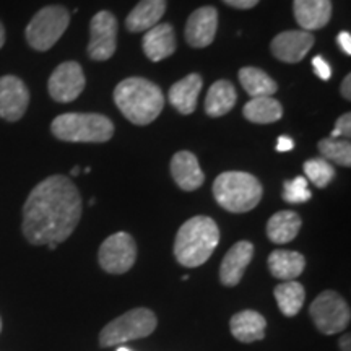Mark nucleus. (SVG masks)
<instances>
[{"label": "nucleus", "instance_id": "obj_2", "mask_svg": "<svg viewBox=\"0 0 351 351\" xmlns=\"http://www.w3.org/2000/svg\"><path fill=\"white\" fill-rule=\"evenodd\" d=\"M114 103L135 125H148L163 111V91L147 78L130 77L114 90Z\"/></svg>", "mask_w": 351, "mask_h": 351}, {"label": "nucleus", "instance_id": "obj_38", "mask_svg": "<svg viewBox=\"0 0 351 351\" xmlns=\"http://www.w3.org/2000/svg\"><path fill=\"white\" fill-rule=\"evenodd\" d=\"M3 44H5V28H3V23L0 21V49L3 47Z\"/></svg>", "mask_w": 351, "mask_h": 351}, {"label": "nucleus", "instance_id": "obj_18", "mask_svg": "<svg viewBox=\"0 0 351 351\" xmlns=\"http://www.w3.org/2000/svg\"><path fill=\"white\" fill-rule=\"evenodd\" d=\"M176 51V34L169 23H158L143 36V52L152 62H160Z\"/></svg>", "mask_w": 351, "mask_h": 351}, {"label": "nucleus", "instance_id": "obj_15", "mask_svg": "<svg viewBox=\"0 0 351 351\" xmlns=\"http://www.w3.org/2000/svg\"><path fill=\"white\" fill-rule=\"evenodd\" d=\"M254 257V245L249 241H239L223 258L219 267V280L225 287H236L243 280L244 271Z\"/></svg>", "mask_w": 351, "mask_h": 351}, {"label": "nucleus", "instance_id": "obj_21", "mask_svg": "<svg viewBox=\"0 0 351 351\" xmlns=\"http://www.w3.org/2000/svg\"><path fill=\"white\" fill-rule=\"evenodd\" d=\"M267 320L257 311H241L231 317L230 328L232 337L243 343H252L265 337Z\"/></svg>", "mask_w": 351, "mask_h": 351}, {"label": "nucleus", "instance_id": "obj_26", "mask_svg": "<svg viewBox=\"0 0 351 351\" xmlns=\"http://www.w3.org/2000/svg\"><path fill=\"white\" fill-rule=\"evenodd\" d=\"M239 82L251 98H262L276 93L278 85L270 75L257 67H244L239 70Z\"/></svg>", "mask_w": 351, "mask_h": 351}, {"label": "nucleus", "instance_id": "obj_32", "mask_svg": "<svg viewBox=\"0 0 351 351\" xmlns=\"http://www.w3.org/2000/svg\"><path fill=\"white\" fill-rule=\"evenodd\" d=\"M313 67L315 75H317L320 80H330L332 78V67L328 65V62L324 59L322 56H317L313 59Z\"/></svg>", "mask_w": 351, "mask_h": 351}, {"label": "nucleus", "instance_id": "obj_28", "mask_svg": "<svg viewBox=\"0 0 351 351\" xmlns=\"http://www.w3.org/2000/svg\"><path fill=\"white\" fill-rule=\"evenodd\" d=\"M319 152L324 160L328 163H337L340 166H351V145L350 140L339 138H324L319 142Z\"/></svg>", "mask_w": 351, "mask_h": 351}, {"label": "nucleus", "instance_id": "obj_20", "mask_svg": "<svg viewBox=\"0 0 351 351\" xmlns=\"http://www.w3.org/2000/svg\"><path fill=\"white\" fill-rule=\"evenodd\" d=\"M166 12V0H140L129 13L125 26L130 33H142L160 23Z\"/></svg>", "mask_w": 351, "mask_h": 351}, {"label": "nucleus", "instance_id": "obj_33", "mask_svg": "<svg viewBox=\"0 0 351 351\" xmlns=\"http://www.w3.org/2000/svg\"><path fill=\"white\" fill-rule=\"evenodd\" d=\"M226 5L232 8H239V10H249V8H254L261 0H223Z\"/></svg>", "mask_w": 351, "mask_h": 351}, {"label": "nucleus", "instance_id": "obj_19", "mask_svg": "<svg viewBox=\"0 0 351 351\" xmlns=\"http://www.w3.org/2000/svg\"><path fill=\"white\" fill-rule=\"evenodd\" d=\"M204 80L199 73H189L182 80L176 82L169 90V103L181 114H192L199 103V95Z\"/></svg>", "mask_w": 351, "mask_h": 351}, {"label": "nucleus", "instance_id": "obj_24", "mask_svg": "<svg viewBox=\"0 0 351 351\" xmlns=\"http://www.w3.org/2000/svg\"><path fill=\"white\" fill-rule=\"evenodd\" d=\"M236 101H238V93L232 83L218 80L210 86L205 98V111L210 117H221L234 108Z\"/></svg>", "mask_w": 351, "mask_h": 351}, {"label": "nucleus", "instance_id": "obj_36", "mask_svg": "<svg viewBox=\"0 0 351 351\" xmlns=\"http://www.w3.org/2000/svg\"><path fill=\"white\" fill-rule=\"evenodd\" d=\"M341 96L345 99L351 98V75H346L343 83H341Z\"/></svg>", "mask_w": 351, "mask_h": 351}, {"label": "nucleus", "instance_id": "obj_5", "mask_svg": "<svg viewBox=\"0 0 351 351\" xmlns=\"http://www.w3.org/2000/svg\"><path fill=\"white\" fill-rule=\"evenodd\" d=\"M56 138L72 143H104L114 135V125L103 114L67 112L51 124Z\"/></svg>", "mask_w": 351, "mask_h": 351}, {"label": "nucleus", "instance_id": "obj_11", "mask_svg": "<svg viewBox=\"0 0 351 351\" xmlns=\"http://www.w3.org/2000/svg\"><path fill=\"white\" fill-rule=\"evenodd\" d=\"M86 78L83 73L82 65L73 60L60 64L47 82V90H49L51 98L57 103H70L77 99L85 90Z\"/></svg>", "mask_w": 351, "mask_h": 351}, {"label": "nucleus", "instance_id": "obj_8", "mask_svg": "<svg viewBox=\"0 0 351 351\" xmlns=\"http://www.w3.org/2000/svg\"><path fill=\"white\" fill-rule=\"evenodd\" d=\"M314 326L326 335H333L348 327L351 313L350 306L337 291H324L315 298L309 307Z\"/></svg>", "mask_w": 351, "mask_h": 351}, {"label": "nucleus", "instance_id": "obj_27", "mask_svg": "<svg viewBox=\"0 0 351 351\" xmlns=\"http://www.w3.org/2000/svg\"><path fill=\"white\" fill-rule=\"evenodd\" d=\"M275 300L278 304L280 311L287 315V317H293L301 311L302 304L306 300L304 287L301 283L293 282H283L275 288Z\"/></svg>", "mask_w": 351, "mask_h": 351}, {"label": "nucleus", "instance_id": "obj_1", "mask_svg": "<svg viewBox=\"0 0 351 351\" xmlns=\"http://www.w3.org/2000/svg\"><path fill=\"white\" fill-rule=\"evenodd\" d=\"M82 195L69 178L54 174L29 192L23 205V234L33 245L64 243L82 218Z\"/></svg>", "mask_w": 351, "mask_h": 351}, {"label": "nucleus", "instance_id": "obj_37", "mask_svg": "<svg viewBox=\"0 0 351 351\" xmlns=\"http://www.w3.org/2000/svg\"><path fill=\"white\" fill-rule=\"evenodd\" d=\"M350 340H351L350 333H346V335L341 337L340 339V350L341 351H350Z\"/></svg>", "mask_w": 351, "mask_h": 351}, {"label": "nucleus", "instance_id": "obj_6", "mask_svg": "<svg viewBox=\"0 0 351 351\" xmlns=\"http://www.w3.org/2000/svg\"><path fill=\"white\" fill-rule=\"evenodd\" d=\"M156 326L158 320L153 311L147 307H137L111 320L99 333V345L108 348V346H121L127 341L145 339L155 332Z\"/></svg>", "mask_w": 351, "mask_h": 351}, {"label": "nucleus", "instance_id": "obj_40", "mask_svg": "<svg viewBox=\"0 0 351 351\" xmlns=\"http://www.w3.org/2000/svg\"><path fill=\"white\" fill-rule=\"evenodd\" d=\"M47 247H49L51 251H54V249L57 247V244H54V243H52V244H47Z\"/></svg>", "mask_w": 351, "mask_h": 351}, {"label": "nucleus", "instance_id": "obj_41", "mask_svg": "<svg viewBox=\"0 0 351 351\" xmlns=\"http://www.w3.org/2000/svg\"><path fill=\"white\" fill-rule=\"evenodd\" d=\"M117 351H132V350L125 348V346H119V348H117Z\"/></svg>", "mask_w": 351, "mask_h": 351}, {"label": "nucleus", "instance_id": "obj_13", "mask_svg": "<svg viewBox=\"0 0 351 351\" xmlns=\"http://www.w3.org/2000/svg\"><path fill=\"white\" fill-rule=\"evenodd\" d=\"M314 46V34L304 29H291L276 34L271 41V52L278 60L287 64H298Z\"/></svg>", "mask_w": 351, "mask_h": 351}, {"label": "nucleus", "instance_id": "obj_23", "mask_svg": "<svg viewBox=\"0 0 351 351\" xmlns=\"http://www.w3.org/2000/svg\"><path fill=\"white\" fill-rule=\"evenodd\" d=\"M301 217L291 210H282L275 213L267 223V236L271 243L287 244L296 238L301 230Z\"/></svg>", "mask_w": 351, "mask_h": 351}, {"label": "nucleus", "instance_id": "obj_4", "mask_svg": "<svg viewBox=\"0 0 351 351\" xmlns=\"http://www.w3.org/2000/svg\"><path fill=\"white\" fill-rule=\"evenodd\" d=\"M263 187L257 178L243 171H226L213 182V197L231 213L251 212L262 200Z\"/></svg>", "mask_w": 351, "mask_h": 351}, {"label": "nucleus", "instance_id": "obj_3", "mask_svg": "<svg viewBox=\"0 0 351 351\" xmlns=\"http://www.w3.org/2000/svg\"><path fill=\"white\" fill-rule=\"evenodd\" d=\"M219 243V230L210 217H194L179 228L174 239V256L187 269L204 265Z\"/></svg>", "mask_w": 351, "mask_h": 351}, {"label": "nucleus", "instance_id": "obj_7", "mask_svg": "<svg viewBox=\"0 0 351 351\" xmlns=\"http://www.w3.org/2000/svg\"><path fill=\"white\" fill-rule=\"evenodd\" d=\"M70 13L62 5H47L33 16L25 29L26 41L34 51H49L69 28Z\"/></svg>", "mask_w": 351, "mask_h": 351}, {"label": "nucleus", "instance_id": "obj_25", "mask_svg": "<svg viewBox=\"0 0 351 351\" xmlns=\"http://www.w3.org/2000/svg\"><path fill=\"white\" fill-rule=\"evenodd\" d=\"M244 117L254 124H271L283 117V108L278 99L271 96L252 98L244 106Z\"/></svg>", "mask_w": 351, "mask_h": 351}, {"label": "nucleus", "instance_id": "obj_31", "mask_svg": "<svg viewBox=\"0 0 351 351\" xmlns=\"http://www.w3.org/2000/svg\"><path fill=\"white\" fill-rule=\"evenodd\" d=\"M350 134H351V114L346 112V114H343V116L339 117V121H337L335 129H333L330 138L345 137L346 140H348Z\"/></svg>", "mask_w": 351, "mask_h": 351}, {"label": "nucleus", "instance_id": "obj_39", "mask_svg": "<svg viewBox=\"0 0 351 351\" xmlns=\"http://www.w3.org/2000/svg\"><path fill=\"white\" fill-rule=\"evenodd\" d=\"M78 173H80V166H75V168L72 169V176H78Z\"/></svg>", "mask_w": 351, "mask_h": 351}, {"label": "nucleus", "instance_id": "obj_9", "mask_svg": "<svg viewBox=\"0 0 351 351\" xmlns=\"http://www.w3.org/2000/svg\"><path fill=\"white\" fill-rule=\"evenodd\" d=\"M101 269L108 274L122 275L129 271L137 261V244L129 232H114L101 244L98 252Z\"/></svg>", "mask_w": 351, "mask_h": 351}, {"label": "nucleus", "instance_id": "obj_42", "mask_svg": "<svg viewBox=\"0 0 351 351\" xmlns=\"http://www.w3.org/2000/svg\"><path fill=\"white\" fill-rule=\"evenodd\" d=\"M0 332H2V319H0Z\"/></svg>", "mask_w": 351, "mask_h": 351}, {"label": "nucleus", "instance_id": "obj_22", "mask_svg": "<svg viewBox=\"0 0 351 351\" xmlns=\"http://www.w3.org/2000/svg\"><path fill=\"white\" fill-rule=\"evenodd\" d=\"M306 258L295 251H274L269 257V269L275 278L283 282H293L304 271Z\"/></svg>", "mask_w": 351, "mask_h": 351}, {"label": "nucleus", "instance_id": "obj_29", "mask_svg": "<svg viewBox=\"0 0 351 351\" xmlns=\"http://www.w3.org/2000/svg\"><path fill=\"white\" fill-rule=\"evenodd\" d=\"M302 168H304L307 181H311L319 189L327 187L333 181V178H335V169H333L332 163H328L324 158L307 160Z\"/></svg>", "mask_w": 351, "mask_h": 351}, {"label": "nucleus", "instance_id": "obj_17", "mask_svg": "<svg viewBox=\"0 0 351 351\" xmlns=\"http://www.w3.org/2000/svg\"><path fill=\"white\" fill-rule=\"evenodd\" d=\"M293 12L298 25L304 32H315L324 28L332 16L330 0H295Z\"/></svg>", "mask_w": 351, "mask_h": 351}, {"label": "nucleus", "instance_id": "obj_10", "mask_svg": "<svg viewBox=\"0 0 351 351\" xmlns=\"http://www.w3.org/2000/svg\"><path fill=\"white\" fill-rule=\"evenodd\" d=\"M117 46V20L111 12L101 10L90 21L88 56L93 60H109Z\"/></svg>", "mask_w": 351, "mask_h": 351}, {"label": "nucleus", "instance_id": "obj_14", "mask_svg": "<svg viewBox=\"0 0 351 351\" xmlns=\"http://www.w3.org/2000/svg\"><path fill=\"white\" fill-rule=\"evenodd\" d=\"M218 29V12L215 7H200L189 16L186 23V41L189 46L202 49L213 43Z\"/></svg>", "mask_w": 351, "mask_h": 351}, {"label": "nucleus", "instance_id": "obj_30", "mask_svg": "<svg viewBox=\"0 0 351 351\" xmlns=\"http://www.w3.org/2000/svg\"><path fill=\"white\" fill-rule=\"evenodd\" d=\"M283 199L288 204H304L311 199V191L304 176H298L283 184Z\"/></svg>", "mask_w": 351, "mask_h": 351}, {"label": "nucleus", "instance_id": "obj_35", "mask_svg": "<svg viewBox=\"0 0 351 351\" xmlns=\"http://www.w3.org/2000/svg\"><path fill=\"white\" fill-rule=\"evenodd\" d=\"M337 43H339L340 49L345 52L346 56L351 54V34L348 32H341L337 38Z\"/></svg>", "mask_w": 351, "mask_h": 351}, {"label": "nucleus", "instance_id": "obj_34", "mask_svg": "<svg viewBox=\"0 0 351 351\" xmlns=\"http://www.w3.org/2000/svg\"><path fill=\"white\" fill-rule=\"evenodd\" d=\"M293 148H295V142H293V138L288 137V135H282V137H278V140H276V152L287 153L291 152Z\"/></svg>", "mask_w": 351, "mask_h": 351}, {"label": "nucleus", "instance_id": "obj_12", "mask_svg": "<svg viewBox=\"0 0 351 351\" xmlns=\"http://www.w3.org/2000/svg\"><path fill=\"white\" fill-rule=\"evenodd\" d=\"M29 104L28 86L15 75L0 77V117L16 122L25 116Z\"/></svg>", "mask_w": 351, "mask_h": 351}, {"label": "nucleus", "instance_id": "obj_16", "mask_svg": "<svg viewBox=\"0 0 351 351\" xmlns=\"http://www.w3.org/2000/svg\"><path fill=\"white\" fill-rule=\"evenodd\" d=\"M171 174H173L174 182L186 192L197 191L205 181V174L200 168L197 156L192 152L186 150L178 152L173 156Z\"/></svg>", "mask_w": 351, "mask_h": 351}]
</instances>
